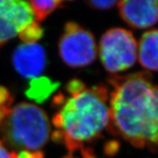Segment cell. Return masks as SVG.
<instances>
[{
  "label": "cell",
  "instance_id": "cell-3",
  "mask_svg": "<svg viewBox=\"0 0 158 158\" xmlns=\"http://www.w3.org/2000/svg\"><path fill=\"white\" fill-rule=\"evenodd\" d=\"M6 141L14 152H40L51 135L47 113L38 106L23 102L12 107L0 126Z\"/></svg>",
  "mask_w": 158,
  "mask_h": 158
},
{
  "label": "cell",
  "instance_id": "cell-11",
  "mask_svg": "<svg viewBox=\"0 0 158 158\" xmlns=\"http://www.w3.org/2000/svg\"><path fill=\"white\" fill-rule=\"evenodd\" d=\"M28 3L34 13V19L37 23L43 21L50 13L56 11L57 8H59L64 4L63 1H60V0H56V1L34 0V1H30Z\"/></svg>",
  "mask_w": 158,
  "mask_h": 158
},
{
  "label": "cell",
  "instance_id": "cell-8",
  "mask_svg": "<svg viewBox=\"0 0 158 158\" xmlns=\"http://www.w3.org/2000/svg\"><path fill=\"white\" fill-rule=\"evenodd\" d=\"M12 64L15 70L23 77H38L47 65L45 49L38 43H22L13 52Z\"/></svg>",
  "mask_w": 158,
  "mask_h": 158
},
{
  "label": "cell",
  "instance_id": "cell-9",
  "mask_svg": "<svg viewBox=\"0 0 158 158\" xmlns=\"http://www.w3.org/2000/svg\"><path fill=\"white\" fill-rule=\"evenodd\" d=\"M137 58L144 69L158 71V29L149 30L141 36Z\"/></svg>",
  "mask_w": 158,
  "mask_h": 158
},
{
  "label": "cell",
  "instance_id": "cell-1",
  "mask_svg": "<svg viewBox=\"0 0 158 158\" xmlns=\"http://www.w3.org/2000/svg\"><path fill=\"white\" fill-rule=\"evenodd\" d=\"M108 131L134 147L158 153V85L146 71L108 79Z\"/></svg>",
  "mask_w": 158,
  "mask_h": 158
},
{
  "label": "cell",
  "instance_id": "cell-15",
  "mask_svg": "<svg viewBox=\"0 0 158 158\" xmlns=\"http://www.w3.org/2000/svg\"><path fill=\"white\" fill-rule=\"evenodd\" d=\"M0 158H17L16 153L14 151H10L1 140H0Z\"/></svg>",
  "mask_w": 158,
  "mask_h": 158
},
{
  "label": "cell",
  "instance_id": "cell-7",
  "mask_svg": "<svg viewBox=\"0 0 158 158\" xmlns=\"http://www.w3.org/2000/svg\"><path fill=\"white\" fill-rule=\"evenodd\" d=\"M117 6L121 19L133 28H148L158 22V0L118 1Z\"/></svg>",
  "mask_w": 158,
  "mask_h": 158
},
{
  "label": "cell",
  "instance_id": "cell-6",
  "mask_svg": "<svg viewBox=\"0 0 158 158\" xmlns=\"http://www.w3.org/2000/svg\"><path fill=\"white\" fill-rule=\"evenodd\" d=\"M34 21V13L28 2L0 0V48Z\"/></svg>",
  "mask_w": 158,
  "mask_h": 158
},
{
  "label": "cell",
  "instance_id": "cell-10",
  "mask_svg": "<svg viewBox=\"0 0 158 158\" xmlns=\"http://www.w3.org/2000/svg\"><path fill=\"white\" fill-rule=\"evenodd\" d=\"M59 84L45 77L33 78L26 90L27 97L37 103H42L56 90Z\"/></svg>",
  "mask_w": 158,
  "mask_h": 158
},
{
  "label": "cell",
  "instance_id": "cell-14",
  "mask_svg": "<svg viewBox=\"0 0 158 158\" xmlns=\"http://www.w3.org/2000/svg\"><path fill=\"white\" fill-rule=\"evenodd\" d=\"M12 102H13V98L10 93V91L6 87L0 86V106L11 108Z\"/></svg>",
  "mask_w": 158,
  "mask_h": 158
},
{
  "label": "cell",
  "instance_id": "cell-12",
  "mask_svg": "<svg viewBox=\"0 0 158 158\" xmlns=\"http://www.w3.org/2000/svg\"><path fill=\"white\" fill-rule=\"evenodd\" d=\"M42 35L43 29L41 28L39 23L34 21L20 31L19 37L22 40L23 43H37Z\"/></svg>",
  "mask_w": 158,
  "mask_h": 158
},
{
  "label": "cell",
  "instance_id": "cell-5",
  "mask_svg": "<svg viewBox=\"0 0 158 158\" xmlns=\"http://www.w3.org/2000/svg\"><path fill=\"white\" fill-rule=\"evenodd\" d=\"M59 56L66 65L82 68L90 65L97 57L93 34L73 21L66 23L58 43Z\"/></svg>",
  "mask_w": 158,
  "mask_h": 158
},
{
  "label": "cell",
  "instance_id": "cell-17",
  "mask_svg": "<svg viewBox=\"0 0 158 158\" xmlns=\"http://www.w3.org/2000/svg\"><path fill=\"white\" fill-rule=\"evenodd\" d=\"M11 107H6V106H0V126L6 119L8 113H10Z\"/></svg>",
  "mask_w": 158,
  "mask_h": 158
},
{
  "label": "cell",
  "instance_id": "cell-4",
  "mask_svg": "<svg viewBox=\"0 0 158 158\" xmlns=\"http://www.w3.org/2000/svg\"><path fill=\"white\" fill-rule=\"evenodd\" d=\"M138 43L133 34L124 28H111L102 35L98 54L104 68L117 74L132 68L137 60Z\"/></svg>",
  "mask_w": 158,
  "mask_h": 158
},
{
  "label": "cell",
  "instance_id": "cell-13",
  "mask_svg": "<svg viewBox=\"0 0 158 158\" xmlns=\"http://www.w3.org/2000/svg\"><path fill=\"white\" fill-rule=\"evenodd\" d=\"M118 1L112 0H90L86 4L92 9L96 10H108L118 5Z\"/></svg>",
  "mask_w": 158,
  "mask_h": 158
},
{
  "label": "cell",
  "instance_id": "cell-16",
  "mask_svg": "<svg viewBox=\"0 0 158 158\" xmlns=\"http://www.w3.org/2000/svg\"><path fill=\"white\" fill-rule=\"evenodd\" d=\"M17 158H44V153L40 152H27V151H19L15 152Z\"/></svg>",
  "mask_w": 158,
  "mask_h": 158
},
{
  "label": "cell",
  "instance_id": "cell-2",
  "mask_svg": "<svg viewBox=\"0 0 158 158\" xmlns=\"http://www.w3.org/2000/svg\"><path fill=\"white\" fill-rule=\"evenodd\" d=\"M66 92L58 93L53 99L57 109L52 123V139L63 144L69 156L79 152L82 158H93L95 154L85 147L102 136L109 126V92L103 85L87 87L79 79L66 85Z\"/></svg>",
  "mask_w": 158,
  "mask_h": 158
}]
</instances>
